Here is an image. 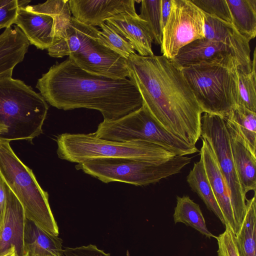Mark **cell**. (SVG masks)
Returning a JSON list of instances; mask_svg holds the SVG:
<instances>
[{
    "label": "cell",
    "instance_id": "1",
    "mask_svg": "<svg viewBox=\"0 0 256 256\" xmlns=\"http://www.w3.org/2000/svg\"><path fill=\"white\" fill-rule=\"evenodd\" d=\"M128 79L136 86L152 117L180 139L196 146L203 113L180 68L162 56L127 59Z\"/></svg>",
    "mask_w": 256,
    "mask_h": 256
},
{
    "label": "cell",
    "instance_id": "2",
    "mask_svg": "<svg viewBox=\"0 0 256 256\" xmlns=\"http://www.w3.org/2000/svg\"><path fill=\"white\" fill-rule=\"evenodd\" d=\"M36 88L54 107L64 110H96L105 121L118 119L142 104L139 91L129 79H113L89 73L68 57L42 74Z\"/></svg>",
    "mask_w": 256,
    "mask_h": 256
},
{
    "label": "cell",
    "instance_id": "3",
    "mask_svg": "<svg viewBox=\"0 0 256 256\" xmlns=\"http://www.w3.org/2000/svg\"><path fill=\"white\" fill-rule=\"evenodd\" d=\"M238 66L229 54L180 68L203 113L224 118L236 107Z\"/></svg>",
    "mask_w": 256,
    "mask_h": 256
},
{
    "label": "cell",
    "instance_id": "4",
    "mask_svg": "<svg viewBox=\"0 0 256 256\" xmlns=\"http://www.w3.org/2000/svg\"><path fill=\"white\" fill-rule=\"evenodd\" d=\"M48 109L42 96L24 82L0 76V124L8 128L0 138L31 141L42 134Z\"/></svg>",
    "mask_w": 256,
    "mask_h": 256
},
{
    "label": "cell",
    "instance_id": "5",
    "mask_svg": "<svg viewBox=\"0 0 256 256\" xmlns=\"http://www.w3.org/2000/svg\"><path fill=\"white\" fill-rule=\"evenodd\" d=\"M56 142L58 158L78 164L108 158L162 162L178 156L173 152L152 143L112 141L98 138L93 133L62 134L57 137Z\"/></svg>",
    "mask_w": 256,
    "mask_h": 256
},
{
    "label": "cell",
    "instance_id": "6",
    "mask_svg": "<svg viewBox=\"0 0 256 256\" xmlns=\"http://www.w3.org/2000/svg\"><path fill=\"white\" fill-rule=\"evenodd\" d=\"M10 141L0 138V172L21 204L26 219L48 233L59 234L48 202V196L38 184L32 171L16 156Z\"/></svg>",
    "mask_w": 256,
    "mask_h": 256
},
{
    "label": "cell",
    "instance_id": "7",
    "mask_svg": "<svg viewBox=\"0 0 256 256\" xmlns=\"http://www.w3.org/2000/svg\"><path fill=\"white\" fill-rule=\"evenodd\" d=\"M190 161L191 158L186 156H176L162 162L96 158L78 164L76 168L104 183L118 182L143 186L180 172Z\"/></svg>",
    "mask_w": 256,
    "mask_h": 256
},
{
    "label": "cell",
    "instance_id": "8",
    "mask_svg": "<svg viewBox=\"0 0 256 256\" xmlns=\"http://www.w3.org/2000/svg\"><path fill=\"white\" fill-rule=\"evenodd\" d=\"M94 136L116 142L140 140L152 143L184 156L198 152L193 146L180 139L160 126L142 104L138 109L118 119L103 120Z\"/></svg>",
    "mask_w": 256,
    "mask_h": 256
},
{
    "label": "cell",
    "instance_id": "9",
    "mask_svg": "<svg viewBox=\"0 0 256 256\" xmlns=\"http://www.w3.org/2000/svg\"><path fill=\"white\" fill-rule=\"evenodd\" d=\"M68 0H52L20 7L14 24L29 42L48 50L66 35L72 16Z\"/></svg>",
    "mask_w": 256,
    "mask_h": 256
},
{
    "label": "cell",
    "instance_id": "10",
    "mask_svg": "<svg viewBox=\"0 0 256 256\" xmlns=\"http://www.w3.org/2000/svg\"><path fill=\"white\" fill-rule=\"evenodd\" d=\"M201 138L213 151L227 184L238 232L246 214V194L241 186L232 158L228 134L224 118L204 113L202 116Z\"/></svg>",
    "mask_w": 256,
    "mask_h": 256
},
{
    "label": "cell",
    "instance_id": "11",
    "mask_svg": "<svg viewBox=\"0 0 256 256\" xmlns=\"http://www.w3.org/2000/svg\"><path fill=\"white\" fill-rule=\"evenodd\" d=\"M204 14L191 0H172L169 16L162 29L160 52L168 60L180 48L204 38Z\"/></svg>",
    "mask_w": 256,
    "mask_h": 256
},
{
    "label": "cell",
    "instance_id": "12",
    "mask_svg": "<svg viewBox=\"0 0 256 256\" xmlns=\"http://www.w3.org/2000/svg\"><path fill=\"white\" fill-rule=\"evenodd\" d=\"M98 39L68 57L89 73L113 79L128 78L127 59L103 46Z\"/></svg>",
    "mask_w": 256,
    "mask_h": 256
},
{
    "label": "cell",
    "instance_id": "13",
    "mask_svg": "<svg viewBox=\"0 0 256 256\" xmlns=\"http://www.w3.org/2000/svg\"><path fill=\"white\" fill-rule=\"evenodd\" d=\"M204 14V38L222 42L230 48L239 64L238 70L250 72L252 62L250 41L242 35L232 23Z\"/></svg>",
    "mask_w": 256,
    "mask_h": 256
},
{
    "label": "cell",
    "instance_id": "14",
    "mask_svg": "<svg viewBox=\"0 0 256 256\" xmlns=\"http://www.w3.org/2000/svg\"><path fill=\"white\" fill-rule=\"evenodd\" d=\"M134 0H68L71 14L84 24L98 26L120 14H137Z\"/></svg>",
    "mask_w": 256,
    "mask_h": 256
},
{
    "label": "cell",
    "instance_id": "15",
    "mask_svg": "<svg viewBox=\"0 0 256 256\" xmlns=\"http://www.w3.org/2000/svg\"><path fill=\"white\" fill-rule=\"evenodd\" d=\"M6 204L0 222V255L14 246L18 256H22L26 219L21 204L6 184Z\"/></svg>",
    "mask_w": 256,
    "mask_h": 256
},
{
    "label": "cell",
    "instance_id": "16",
    "mask_svg": "<svg viewBox=\"0 0 256 256\" xmlns=\"http://www.w3.org/2000/svg\"><path fill=\"white\" fill-rule=\"evenodd\" d=\"M201 138L202 146L200 150V156L203 161L213 192L222 214L226 225H228L236 236L238 232L227 184L213 151L207 142L203 138Z\"/></svg>",
    "mask_w": 256,
    "mask_h": 256
},
{
    "label": "cell",
    "instance_id": "17",
    "mask_svg": "<svg viewBox=\"0 0 256 256\" xmlns=\"http://www.w3.org/2000/svg\"><path fill=\"white\" fill-rule=\"evenodd\" d=\"M228 134L232 158L244 194L256 190V156L236 128L224 120Z\"/></svg>",
    "mask_w": 256,
    "mask_h": 256
},
{
    "label": "cell",
    "instance_id": "18",
    "mask_svg": "<svg viewBox=\"0 0 256 256\" xmlns=\"http://www.w3.org/2000/svg\"><path fill=\"white\" fill-rule=\"evenodd\" d=\"M108 22L132 44L135 51L142 56H154L152 44L153 38L146 22L138 14H120L108 19Z\"/></svg>",
    "mask_w": 256,
    "mask_h": 256
},
{
    "label": "cell",
    "instance_id": "19",
    "mask_svg": "<svg viewBox=\"0 0 256 256\" xmlns=\"http://www.w3.org/2000/svg\"><path fill=\"white\" fill-rule=\"evenodd\" d=\"M229 54L234 56L233 51L223 43L203 38L194 40L180 48L177 54L170 60L181 68Z\"/></svg>",
    "mask_w": 256,
    "mask_h": 256
},
{
    "label": "cell",
    "instance_id": "20",
    "mask_svg": "<svg viewBox=\"0 0 256 256\" xmlns=\"http://www.w3.org/2000/svg\"><path fill=\"white\" fill-rule=\"evenodd\" d=\"M30 42L18 26L0 34V76L10 74L28 52Z\"/></svg>",
    "mask_w": 256,
    "mask_h": 256
},
{
    "label": "cell",
    "instance_id": "21",
    "mask_svg": "<svg viewBox=\"0 0 256 256\" xmlns=\"http://www.w3.org/2000/svg\"><path fill=\"white\" fill-rule=\"evenodd\" d=\"M99 30L82 24L72 17L66 36L47 50L50 56L62 58L82 50L92 40L98 38Z\"/></svg>",
    "mask_w": 256,
    "mask_h": 256
},
{
    "label": "cell",
    "instance_id": "22",
    "mask_svg": "<svg viewBox=\"0 0 256 256\" xmlns=\"http://www.w3.org/2000/svg\"><path fill=\"white\" fill-rule=\"evenodd\" d=\"M62 240L26 220L24 236V254L32 256H63Z\"/></svg>",
    "mask_w": 256,
    "mask_h": 256
},
{
    "label": "cell",
    "instance_id": "23",
    "mask_svg": "<svg viewBox=\"0 0 256 256\" xmlns=\"http://www.w3.org/2000/svg\"><path fill=\"white\" fill-rule=\"evenodd\" d=\"M186 181L192 190L200 197L207 208L212 212L225 226L226 222L217 202L208 180L203 161L194 162L186 177Z\"/></svg>",
    "mask_w": 256,
    "mask_h": 256
},
{
    "label": "cell",
    "instance_id": "24",
    "mask_svg": "<svg viewBox=\"0 0 256 256\" xmlns=\"http://www.w3.org/2000/svg\"><path fill=\"white\" fill-rule=\"evenodd\" d=\"M232 24L250 41L256 36V0H226Z\"/></svg>",
    "mask_w": 256,
    "mask_h": 256
},
{
    "label": "cell",
    "instance_id": "25",
    "mask_svg": "<svg viewBox=\"0 0 256 256\" xmlns=\"http://www.w3.org/2000/svg\"><path fill=\"white\" fill-rule=\"evenodd\" d=\"M173 216L175 224L184 223L206 238H216L208 230L200 206L188 196H176V205Z\"/></svg>",
    "mask_w": 256,
    "mask_h": 256
},
{
    "label": "cell",
    "instance_id": "26",
    "mask_svg": "<svg viewBox=\"0 0 256 256\" xmlns=\"http://www.w3.org/2000/svg\"><path fill=\"white\" fill-rule=\"evenodd\" d=\"M256 192L252 198L246 200V214L242 226L236 236L240 256H256Z\"/></svg>",
    "mask_w": 256,
    "mask_h": 256
},
{
    "label": "cell",
    "instance_id": "27",
    "mask_svg": "<svg viewBox=\"0 0 256 256\" xmlns=\"http://www.w3.org/2000/svg\"><path fill=\"white\" fill-rule=\"evenodd\" d=\"M223 118L236 128L251 151L256 154V112L237 105L228 116Z\"/></svg>",
    "mask_w": 256,
    "mask_h": 256
},
{
    "label": "cell",
    "instance_id": "28",
    "mask_svg": "<svg viewBox=\"0 0 256 256\" xmlns=\"http://www.w3.org/2000/svg\"><path fill=\"white\" fill-rule=\"evenodd\" d=\"M256 48L251 62V71L245 72L238 70V105L256 112Z\"/></svg>",
    "mask_w": 256,
    "mask_h": 256
},
{
    "label": "cell",
    "instance_id": "29",
    "mask_svg": "<svg viewBox=\"0 0 256 256\" xmlns=\"http://www.w3.org/2000/svg\"><path fill=\"white\" fill-rule=\"evenodd\" d=\"M100 27L98 40L103 46L126 59L136 53L131 42L109 23L104 22Z\"/></svg>",
    "mask_w": 256,
    "mask_h": 256
},
{
    "label": "cell",
    "instance_id": "30",
    "mask_svg": "<svg viewBox=\"0 0 256 256\" xmlns=\"http://www.w3.org/2000/svg\"><path fill=\"white\" fill-rule=\"evenodd\" d=\"M139 17L146 22L153 41L160 46L162 30L161 21V0H142Z\"/></svg>",
    "mask_w": 256,
    "mask_h": 256
},
{
    "label": "cell",
    "instance_id": "31",
    "mask_svg": "<svg viewBox=\"0 0 256 256\" xmlns=\"http://www.w3.org/2000/svg\"><path fill=\"white\" fill-rule=\"evenodd\" d=\"M206 14L232 23V17L226 0H191Z\"/></svg>",
    "mask_w": 256,
    "mask_h": 256
},
{
    "label": "cell",
    "instance_id": "32",
    "mask_svg": "<svg viewBox=\"0 0 256 256\" xmlns=\"http://www.w3.org/2000/svg\"><path fill=\"white\" fill-rule=\"evenodd\" d=\"M224 232L216 236L218 244V256H240L236 235L228 225L225 226Z\"/></svg>",
    "mask_w": 256,
    "mask_h": 256
},
{
    "label": "cell",
    "instance_id": "33",
    "mask_svg": "<svg viewBox=\"0 0 256 256\" xmlns=\"http://www.w3.org/2000/svg\"><path fill=\"white\" fill-rule=\"evenodd\" d=\"M20 7L18 0H0V30L14 24Z\"/></svg>",
    "mask_w": 256,
    "mask_h": 256
},
{
    "label": "cell",
    "instance_id": "34",
    "mask_svg": "<svg viewBox=\"0 0 256 256\" xmlns=\"http://www.w3.org/2000/svg\"><path fill=\"white\" fill-rule=\"evenodd\" d=\"M63 256H110L96 246L90 244L87 246L76 248H66L64 250Z\"/></svg>",
    "mask_w": 256,
    "mask_h": 256
},
{
    "label": "cell",
    "instance_id": "35",
    "mask_svg": "<svg viewBox=\"0 0 256 256\" xmlns=\"http://www.w3.org/2000/svg\"><path fill=\"white\" fill-rule=\"evenodd\" d=\"M6 200V184L0 172V222L4 214Z\"/></svg>",
    "mask_w": 256,
    "mask_h": 256
},
{
    "label": "cell",
    "instance_id": "36",
    "mask_svg": "<svg viewBox=\"0 0 256 256\" xmlns=\"http://www.w3.org/2000/svg\"><path fill=\"white\" fill-rule=\"evenodd\" d=\"M172 6V0H161V21L162 30L169 16Z\"/></svg>",
    "mask_w": 256,
    "mask_h": 256
},
{
    "label": "cell",
    "instance_id": "37",
    "mask_svg": "<svg viewBox=\"0 0 256 256\" xmlns=\"http://www.w3.org/2000/svg\"><path fill=\"white\" fill-rule=\"evenodd\" d=\"M0 256H18L16 252V248L14 246H12L7 251Z\"/></svg>",
    "mask_w": 256,
    "mask_h": 256
},
{
    "label": "cell",
    "instance_id": "38",
    "mask_svg": "<svg viewBox=\"0 0 256 256\" xmlns=\"http://www.w3.org/2000/svg\"><path fill=\"white\" fill-rule=\"evenodd\" d=\"M8 132V128L4 124H0V138H2Z\"/></svg>",
    "mask_w": 256,
    "mask_h": 256
},
{
    "label": "cell",
    "instance_id": "39",
    "mask_svg": "<svg viewBox=\"0 0 256 256\" xmlns=\"http://www.w3.org/2000/svg\"><path fill=\"white\" fill-rule=\"evenodd\" d=\"M22 256H30V255H29L27 253H25Z\"/></svg>",
    "mask_w": 256,
    "mask_h": 256
}]
</instances>
